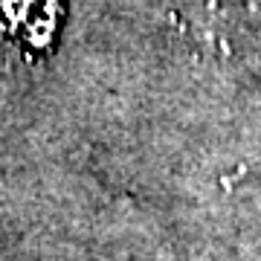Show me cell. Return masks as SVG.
I'll use <instances>...</instances> for the list:
<instances>
[{
	"mask_svg": "<svg viewBox=\"0 0 261 261\" xmlns=\"http://www.w3.org/2000/svg\"><path fill=\"white\" fill-rule=\"evenodd\" d=\"M64 0H0V32L23 53H44L56 41Z\"/></svg>",
	"mask_w": 261,
	"mask_h": 261,
	"instance_id": "obj_1",
	"label": "cell"
}]
</instances>
